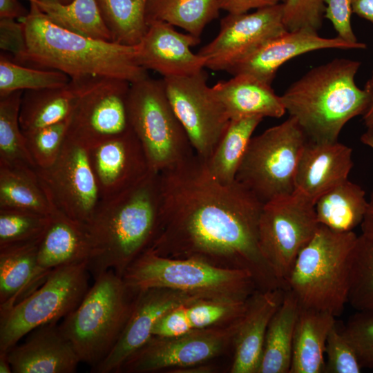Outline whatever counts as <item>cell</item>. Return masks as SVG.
Returning <instances> with one entry per match:
<instances>
[{
  "label": "cell",
  "instance_id": "obj_1",
  "mask_svg": "<svg viewBox=\"0 0 373 373\" xmlns=\"http://www.w3.org/2000/svg\"><path fill=\"white\" fill-rule=\"evenodd\" d=\"M160 175V218L148 249L246 271L260 290L284 288L260 248L264 204L253 193L237 180L218 181L195 153Z\"/></svg>",
  "mask_w": 373,
  "mask_h": 373
},
{
  "label": "cell",
  "instance_id": "obj_2",
  "mask_svg": "<svg viewBox=\"0 0 373 373\" xmlns=\"http://www.w3.org/2000/svg\"><path fill=\"white\" fill-rule=\"evenodd\" d=\"M160 207V175L153 171L128 189L100 200L84 225L90 245L88 269L93 278L108 270L122 277L149 248L156 234Z\"/></svg>",
  "mask_w": 373,
  "mask_h": 373
},
{
  "label": "cell",
  "instance_id": "obj_3",
  "mask_svg": "<svg viewBox=\"0 0 373 373\" xmlns=\"http://www.w3.org/2000/svg\"><path fill=\"white\" fill-rule=\"evenodd\" d=\"M28 2L29 13L19 20L25 30L26 50L18 63L59 70L71 80L111 77L132 84L149 77L137 61L135 46L68 30L52 22L33 1Z\"/></svg>",
  "mask_w": 373,
  "mask_h": 373
},
{
  "label": "cell",
  "instance_id": "obj_4",
  "mask_svg": "<svg viewBox=\"0 0 373 373\" xmlns=\"http://www.w3.org/2000/svg\"><path fill=\"white\" fill-rule=\"evenodd\" d=\"M361 64L336 58L309 70L280 96L286 112L308 140L338 141L346 123L367 111L373 98V81L363 89L357 86L355 76Z\"/></svg>",
  "mask_w": 373,
  "mask_h": 373
},
{
  "label": "cell",
  "instance_id": "obj_5",
  "mask_svg": "<svg viewBox=\"0 0 373 373\" xmlns=\"http://www.w3.org/2000/svg\"><path fill=\"white\" fill-rule=\"evenodd\" d=\"M358 236L319 225L300 250L286 280V289L301 307L338 316L348 302L350 259Z\"/></svg>",
  "mask_w": 373,
  "mask_h": 373
},
{
  "label": "cell",
  "instance_id": "obj_6",
  "mask_svg": "<svg viewBox=\"0 0 373 373\" xmlns=\"http://www.w3.org/2000/svg\"><path fill=\"white\" fill-rule=\"evenodd\" d=\"M94 280L79 305L59 324L80 363L90 365L91 370L117 343L137 294L113 270Z\"/></svg>",
  "mask_w": 373,
  "mask_h": 373
},
{
  "label": "cell",
  "instance_id": "obj_7",
  "mask_svg": "<svg viewBox=\"0 0 373 373\" xmlns=\"http://www.w3.org/2000/svg\"><path fill=\"white\" fill-rule=\"evenodd\" d=\"M122 277L135 291L167 288L203 299L246 300L258 289L246 271L220 268L192 258L164 257L149 249Z\"/></svg>",
  "mask_w": 373,
  "mask_h": 373
},
{
  "label": "cell",
  "instance_id": "obj_8",
  "mask_svg": "<svg viewBox=\"0 0 373 373\" xmlns=\"http://www.w3.org/2000/svg\"><path fill=\"white\" fill-rule=\"evenodd\" d=\"M127 111L130 126L144 149L151 171L160 173L195 154L167 97L163 79L148 77L131 84Z\"/></svg>",
  "mask_w": 373,
  "mask_h": 373
},
{
  "label": "cell",
  "instance_id": "obj_9",
  "mask_svg": "<svg viewBox=\"0 0 373 373\" xmlns=\"http://www.w3.org/2000/svg\"><path fill=\"white\" fill-rule=\"evenodd\" d=\"M308 139L292 117L252 137L236 175L263 204L295 190L298 162Z\"/></svg>",
  "mask_w": 373,
  "mask_h": 373
},
{
  "label": "cell",
  "instance_id": "obj_10",
  "mask_svg": "<svg viewBox=\"0 0 373 373\" xmlns=\"http://www.w3.org/2000/svg\"><path fill=\"white\" fill-rule=\"evenodd\" d=\"M89 275L88 262L58 267L29 295L0 311V352H7L33 329L57 323L72 312L89 289Z\"/></svg>",
  "mask_w": 373,
  "mask_h": 373
},
{
  "label": "cell",
  "instance_id": "obj_11",
  "mask_svg": "<svg viewBox=\"0 0 373 373\" xmlns=\"http://www.w3.org/2000/svg\"><path fill=\"white\" fill-rule=\"evenodd\" d=\"M319 225L314 203L298 191L263 204L258 224L260 248L285 289L296 257Z\"/></svg>",
  "mask_w": 373,
  "mask_h": 373
},
{
  "label": "cell",
  "instance_id": "obj_12",
  "mask_svg": "<svg viewBox=\"0 0 373 373\" xmlns=\"http://www.w3.org/2000/svg\"><path fill=\"white\" fill-rule=\"evenodd\" d=\"M79 89L68 119L66 137L87 148L128 131L131 83L111 77L77 80Z\"/></svg>",
  "mask_w": 373,
  "mask_h": 373
},
{
  "label": "cell",
  "instance_id": "obj_13",
  "mask_svg": "<svg viewBox=\"0 0 373 373\" xmlns=\"http://www.w3.org/2000/svg\"><path fill=\"white\" fill-rule=\"evenodd\" d=\"M241 316L222 326L175 336H152L126 359L117 373H148L161 370L173 372L207 363L232 346Z\"/></svg>",
  "mask_w": 373,
  "mask_h": 373
},
{
  "label": "cell",
  "instance_id": "obj_14",
  "mask_svg": "<svg viewBox=\"0 0 373 373\" xmlns=\"http://www.w3.org/2000/svg\"><path fill=\"white\" fill-rule=\"evenodd\" d=\"M207 73L163 78L171 105L183 126L195 153L207 160L222 138L230 119L212 87Z\"/></svg>",
  "mask_w": 373,
  "mask_h": 373
},
{
  "label": "cell",
  "instance_id": "obj_15",
  "mask_svg": "<svg viewBox=\"0 0 373 373\" xmlns=\"http://www.w3.org/2000/svg\"><path fill=\"white\" fill-rule=\"evenodd\" d=\"M36 173L50 202L70 219L83 225L101 200L90 164L88 148L66 137L55 162Z\"/></svg>",
  "mask_w": 373,
  "mask_h": 373
},
{
  "label": "cell",
  "instance_id": "obj_16",
  "mask_svg": "<svg viewBox=\"0 0 373 373\" xmlns=\"http://www.w3.org/2000/svg\"><path fill=\"white\" fill-rule=\"evenodd\" d=\"M287 30L283 22V3L251 13L228 14L220 21L217 36L198 52L205 68L228 71L268 39Z\"/></svg>",
  "mask_w": 373,
  "mask_h": 373
},
{
  "label": "cell",
  "instance_id": "obj_17",
  "mask_svg": "<svg viewBox=\"0 0 373 373\" xmlns=\"http://www.w3.org/2000/svg\"><path fill=\"white\" fill-rule=\"evenodd\" d=\"M203 299L167 288H149L137 291L128 320L111 352L96 367L95 373H117L121 366L152 336L157 322L174 308Z\"/></svg>",
  "mask_w": 373,
  "mask_h": 373
},
{
  "label": "cell",
  "instance_id": "obj_18",
  "mask_svg": "<svg viewBox=\"0 0 373 373\" xmlns=\"http://www.w3.org/2000/svg\"><path fill=\"white\" fill-rule=\"evenodd\" d=\"M101 200L133 186L151 170L144 149L131 128L88 148Z\"/></svg>",
  "mask_w": 373,
  "mask_h": 373
},
{
  "label": "cell",
  "instance_id": "obj_19",
  "mask_svg": "<svg viewBox=\"0 0 373 373\" xmlns=\"http://www.w3.org/2000/svg\"><path fill=\"white\" fill-rule=\"evenodd\" d=\"M200 41V37L178 32L169 23L151 21L135 46L136 59L141 67L163 78L193 75L205 68L204 59L191 50Z\"/></svg>",
  "mask_w": 373,
  "mask_h": 373
},
{
  "label": "cell",
  "instance_id": "obj_20",
  "mask_svg": "<svg viewBox=\"0 0 373 373\" xmlns=\"http://www.w3.org/2000/svg\"><path fill=\"white\" fill-rule=\"evenodd\" d=\"M365 48L364 43L351 44L338 37H322L312 30H286L268 39L227 72L233 75L248 74L271 84L278 68L298 55L321 49Z\"/></svg>",
  "mask_w": 373,
  "mask_h": 373
},
{
  "label": "cell",
  "instance_id": "obj_21",
  "mask_svg": "<svg viewBox=\"0 0 373 373\" xmlns=\"http://www.w3.org/2000/svg\"><path fill=\"white\" fill-rule=\"evenodd\" d=\"M13 373H74L79 359L57 323L40 326L7 351Z\"/></svg>",
  "mask_w": 373,
  "mask_h": 373
},
{
  "label": "cell",
  "instance_id": "obj_22",
  "mask_svg": "<svg viewBox=\"0 0 373 373\" xmlns=\"http://www.w3.org/2000/svg\"><path fill=\"white\" fill-rule=\"evenodd\" d=\"M354 166L352 150L340 143L307 140L300 154L294 179L295 190L314 204L330 189L348 179Z\"/></svg>",
  "mask_w": 373,
  "mask_h": 373
},
{
  "label": "cell",
  "instance_id": "obj_23",
  "mask_svg": "<svg viewBox=\"0 0 373 373\" xmlns=\"http://www.w3.org/2000/svg\"><path fill=\"white\" fill-rule=\"evenodd\" d=\"M286 289H257L248 298L233 340L231 373H257L269 324Z\"/></svg>",
  "mask_w": 373,
  "mask_h": 373
},
{
  "label": "cell",
  "instance_id": "obj_24",
  "mask_svg": "<svg viewBox=\"0 0 373 373\" xmlns=\"http://www.w3.org/2000/svg\"><path fill=\"white\" fill-rule=\"evenodd\" d=\"M90 245L85 226L70 219L55 207L41 237L35 280L41 286L54 269L88 262Z\"/></svg>",
  "mask_w": 373,
  "mask_h": 373
},
{
  "label": "cell",
  "instance_id": "obj_25",
  "mask_svg": "<svg viewBox=\"0 0 373 373\" xmlns=\"http://www.w3.org/2000/svg\"><path fill=\"white\" fill-rule=\"evenodd\" d=\"M211 87L230 119L254 115L279 118L286 112L271 84L252 75L238 74Z\"/></svg>",
  "mask_w": 373,
  "mask_h": 373
},
{
  "label": "cell",
  "instance_id": "obj_26",
  "mask_svg": "<svg viewBox=\"0 0 373 373\" xmlns=\"http://www.w3.org/2000/svg\"><path fill=\"white\" fill-rule=\"evenodd\" d=\"M247 302L200 299L178 306L157 322L152 336H175L229 324L243 314Z\"/></svg>",
  "mask_w": 373,
  "mask_h": 373
},
{
  "label": "cell",
  "instance_id": "obj_27",
  "mask_svg": "<svg viewBox=\"0 0 373 373\" xmlns=\"http://www.w3.org/2000/svg\"><path fill=\"white\" fill-rule=\"evenodd\" d=\"M335 325V316L331 314L300 307L289 373L325 372L326 342Z\"/></svg>",
  "mask_w": 373,
  "mask_h": 373
},
{
  "label": "cell",
  "instance_id": "obj_28",
  "mask_svg": "<svg viewBox=\"0 0 373 373\" xmlns=\"http://www.w3.org/2000/svg\"><path fill=\"white\" fill-rule=\"evenodd\" d=\"M41 237L0 246V311L10 308L38 288L35 276Z\"/></svg>",
  "mask_w": 373,
  "mask_h": 373
},
{
  "label": "cell",
  "instance_id": "obj_29",
  "mask_svg": "<svg viewBox=\"0 0 373 373\" xmlns=\"http://www.w3.org/2000/svg\"><path fill=\"white\" fill-rule=\"evenodd\" d=\"M79 89L77 80L65 86L24 90L19 123L23 134L68 119Z\"/></svg>",
  "mask_w": 373,
  "mask_h": 373
},
{
  "label": "cell",
  "instance_id": "obj_30",
  "mask_svg": "<svg viewBox=\"0 0 373 373\" xmlns=\"http://www.w3.org/2000/svg\"><path fill=\"white\" fill-rule=\"evenodd\" d=\"M300 306L286 289L267 328L257 373H289L294 334Z\"/></svg>",
  "mask_w": 373,
  "mask_h": 373
},
{
  "label": "cell",
  "instance_id": "obj_31",
  "mask_svg": "<svg viewBox=\"0 0 373 373\" xmlns=\"http://www.w3.org/2000/svg\"><path fill=\"white\" fill-rule=\"evenodd\" d=\"M365 191L348 179L320 196L314 204L318 222L337 232L353 231L367 212Z\"/></svg>",
  "mask_w": 373,
  "mask_h": 373
},
{
  "label": "cell",
  "instance_id": "obj_32",
  "mask_svg": "<svg viewBox=\"0 0 373 373\" xmlns=\"http://www.w3.org/2000/svg\"><path fill=\"white\" fill-rule=\"evenodd\" d=\"M264 117L258 115L230 119L211 156L205 160L211 175L228 184L236 180L252 134Z\"/></svg>",
  "mask_w": 373,
  "mask_h": 373
},
{
  "label": "cell",
  "instance_id": "obj_33",
  "mask_svg": "<svg viewBox=\"0 0 373 373\" xmlns=\"http://www.w3.org/2000/svg\"><path fill=\"white\" fill-rule=\"evenodd\" d=\"M0 208L17 209L50 216L49 200L36 170L0 165Z\"/></svg>",
  "mask_w": 373,
  "mask_h": 373
},
{
  "label": "cell",
  "instance_id": "obj_34",
  "mask_svg": "<svg viewBox=\"0 0 373 373\" xmlns=\"http://www.w3.org/2000/svg\"><path fill=\"white\" fill-rule=\"evenodd\" d=\"M220 10L219 0H148L146 16L148 24L164 21L200 37Z\"/></svg>",
  "mask_w": 373,
  "mask_h": 373
},
{
  "label": "cell",
  "instance_id": "obj_35",
  "mask_svg": "<svg viewBox=\"0 0 373 373\" xmlns=\"http://www.w3.org/2000/svg\"><path fill=\"white\" fill-rule=\"evenodd\" d=\"M23 92L0 97V165L36 170L19 123Z\"/></svg>",
  "mask_w": 373,
  "mask_h": 373
},
{
  "label": "cell",
  "instance_id": "obj_36",
  "mask_svg": "<svg viewBox=\"0 0 373 373\" xmlns=\"http://www.w3.org/2000/svg\"><path fill=\"white\" fill-rule=\"evenodd\" d=\"M33 1L54 23L93 39L112 41L96 0H73L68 3Z\"/></svg>",
  "mask_w": 373,
  "mask_h": 373
},
{
  "label": "cell",
  "instance_id": "obj_37",
  "mask_svg": "<svg viewBox=\"0 0 373 373\" xmlns=\"http://www.w3.org/2000/svg\"><path fill=\"white\" fill-rule=\"evenodd\" d=\"M148 0H96L113 42L136 46L148 29Z\"/></svg>",
  "mask_w": 373,
  "mask_h": 373
},
{
  "label": "cell",
  "instance_id": "obj_38",
  "mask_svg": "<svg viewBox=\"0 0 373 373\" xmlns=\"http://www.w3.org/2000/svg\"><path fill=\"white\" fill-rule=\"evenodd\" d=\"M70 80L61 71L30 67L0 55V97L18 90L63 87Z\"/></svg>",
  "mask_w": 373,
  "mask_h": 373
},
{
  "label": "cell",
  "instance_id": "obj_39",
  "mask_svg": "<svg viewBox=\"0 0 373 373\" xmlns=\"http://www.w3.org/2000/svg\"><path fill=\"white\" fill-rule=\"evenodd\" d=\"M347 303L356 311L373 312V240L363 235L350 255Z\"/></svg>",
  "mask_w": 373,
  "mask_h": 373
},
{
  "label": "cell",
  "instance_id": "obj_40",
  "mask_svg": "<svg viewBox=\"0 0 373 373\" xmlns=\"http://www.w3.org/2000/svg\"><path fill=\"white\" fill-rule=\"evenodd\" d=\"M50 216L26 210L0 208V246L40 238L49 224Z\"/></svg>",
  "mask_w": 373,
  "mask_h": 373
},
{
  "label": "cell",
  "instance_id": "obj_41",
  "mask_svg": "<svg viewBox=\"0 0 373 373\" xmlns=\"http://www.w3.org/2000/svg\"><path fill=\"white\" fill-rule=\"evenodd\" d=\"M68 129V119L23 134L37 168H47L59 156Z\"/></svg>",
  "mask_w": 373,
  "mask_h": 373
},
{
  "label": "cell",
  "instance_id": "obj_42",
  "mask_svg": "<svg viewBox=\"0 0 373 373\" xmlns=\"http://www.w3.org/2000/svg\"><path fill=\"white\" fill-rule=\"evenodd\" d=\"M325 354L326 373H359L363 368L353 345L336 324L327 336Z\"/></svg>",
  "mask_w": 373,
  "mask_h": 373
},
{
  "label": "cell",
  "instance_id": "obj_43",
  "mask_svg": "<svg viewBox=\"0 0 373 373\" xmlns=\"http://www.w3.org/2000/svg\"><path fill=\"white\" fill-rule=\"evenodd\" d=\"M342 332L355 349L363 367L373 369V312L356 311Z\"/></svg>",
  "mask_w": 373,
  "mask_h": 373
},
{
  "label": "cell",
  "instance_id": "obj_44",
  "mask_svg": "<svg viewBox=\"0 0 373 373\" xmlns=\"http://www.w3.org/2000/svg\"><path fill=\"white\" fill-rule=\"evenodd\" d=\"M324 0H286L283 22L287 30L309 29L318 32L325 12Z\"/></svg>",
  "mask_w": 373,
  "mask_h": 373
},
{
  "label": "cell",
  "instance_id": "obj_45",
  "mask_svg": "<svg viewBox=\"0 0 373 373\" xmlns=\"http://www.w3.org/2000/svg\"><path fill=\"white\" fill-rule=\"evenodd\" d=\"M352 0H324V18L332 23L338 37L356 44L358 41L351 25Z\"/></svg>",
  "mask_w": 373,
  "mask_h": 373
},
{
  "label": "cell",
  "instance_id": "obj_46",
  "mask_svg": "<svg viewBox=\"0 0 373 373\" xmlns=\"http://www.w3.org/2000/svg\"><path fill=\"white\" fill-rule=\"evenodd\" d=\"M0 48L10 52L19 61L26 50L25 30L21 22L15 19L0 18Z\"/></svg>",
  "mask_w": 373,
  "mask_h": 373
},
{
  "label": "cell",
  "instance_id": "obj_47",
  "mask_svg": "<svg viewBox=\"0 0 373 373\" xmlns=\"http://www.w3.org/2000/svg\"><path fill=\"white\" fill-rule=\"evenodd\" d=\"M280 0H219L220 10L228 14H242L251 9H259L280 3Z\"/></svg>",
  "mask_w": 373,
  "mask_h": 373
},
{
  "label": "cell",
  "instance_id": "obj_48",
  "mask_svg": "<svg viewBox=\"0 0 373 373\" xmlns=\"http://www.w3.org/2000/svg\"><path fill=\"white\" fill-rule=\"evenodd\" d=\"M29 10H26L19 0H0V18H10L20 20L26 17Z\"/></svg>",
  "mask_w": 373,
  "mask_h": 373
},
{
  "label": "cell",
  "instance_id": "obj_49",
  "mask_svg": "<svg viewBox=\"0 0 373 373\" xmlns=\"http://www.w3.org/2000/svg\"><path fill=\"white\" fill-rule=\"evenodd\" d=\"M352 13L373 23V0H352Z\"/></svg>",
  "mask_w": 373,
  "mask_h": 373
},
{
  "label": "cell",
  "instance_id": "obj_50",
  "mask_svg": "<svg viewBox=\"0 0 373 373\" xmlns=\"http://www.w3.org/2000/svg\"><path fill=\"white\" fill-rule=\"evenodd\" d=\"M362 233L366 238L373 240V190L368 200L365 216L361 224Z\"/></svg>",
  "mask_w": 373,
  "mask_h": 373
},
{
  "label": "cell",
  "instance_id": "obj_51",
  "mask_svg": "<svg viewBox=\"0 0 373 373\" xmlns=\"http://www.w3.org/2000/svg\"><path fill=\"white\" fill-rule=\"evenodd\" d=\"M215 367L207 363L193 365L173 371L174 373H209L213 372Z\"/></svg>",
  "mask_w": 373,
  "mask_h": 373
},
{
  "label": "cell",
  "instance_id": "obj_52",
  "mask_svg": "<svg viewBox=\"0 0 373 373\" xmlns=\"http://www.w3.org/2000/svg\"><path fill=\"white\" fill-rule=\"evenodd\" d=\"M0 372H12L10 363L8 358L7 352H0Z\"/></svg>",
  "mask_w": 373,
  "mask_h": 373
},
{
  "label": "cell",
  "instance_id": "obj_53",
  "mask_svg": "<svg viewBox=\"0 0 373 373\" xmlns=\"http://www.w3.org/2000/svg\"><path fill=\"white\" fill-rule=\"evenodd\" d=\"M372 79H373V75ZM363 120L367 128H373V98L368 109L363 115Z\"/></svg>",
  "mask_w": 373,
  "mask_h": 373
},
{
  "label": "cell",
  "instance_id": "obj_54",
  "mask_svg": "<svg viewBox=\"0 0 373 373\" xmlns=\"http://www.w3.org/2000/svg\"><path fill=\"white\" fill-rule=\"evenodd\" d=\"M361 141L373 149V128H367V131L361 135Z\"/></svg>",
  "mask_w": 373,
  "mask_h": 373
},
{
  "label": "cell",
  "instance_id": "obj_55",
  "mask_svg": "<svg viewBox=\"0 0 373 373\" xmlns=\"http://www.w3.org/2000/svg\"><path fill=\"white\" fill-rule=\"evenodd\" d=\"M37 1L43 2V3H68L72 1L73 0H35Z\"/></svg>",
  "mask_w": 373,
  "mask_h": 373
},
{
  "label": "cell",
  "instance_id": "obj_56",
  "mask_svg": "<svg viewBox=\"0 0 373 373\" xmlns=\"http://www.w3.org/2000/svg\"><path fill=\"white\" fill-rule=\"evenodd\" d=\"M280 2H282V3H284V2L286 1V0H280Z\"/></svg>",
  "mask_w": 373,
  "mask_h": 373
}]
</instances>
